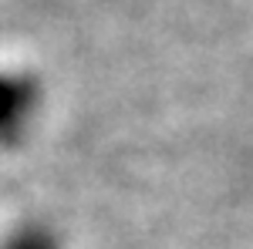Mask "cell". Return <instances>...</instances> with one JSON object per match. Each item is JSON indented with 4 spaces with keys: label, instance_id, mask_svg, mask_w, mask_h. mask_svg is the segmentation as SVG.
Here are the masks:
<instances>
[{
    "label": "cell",
    "instance_id": "1",
    "mask_svg": "<svg viewBox=\"0 0 253 249\" xmlns=\"http://www.w3.org/2000/svg\"><path fill=\"white\" fill-rule=\"evenodd\" d=\"M41 88L31 74L0 71V145H17L38 111Z\"/></svg>",
    "mask_w": 253,
    "mask_h": 249
},
{
    "label": "cell",
    "instance_id": "2",
    "mask_svg": "<svg viewBox=\"0 0 253 249\" xmlns=\"http://www.w3.org/2000/svg\"><path fill=\"white\" fill-rule=\"evenodd\" d=\"M0 249H61V246H58L54 229H47V226H41V222H27V226H20L17 232H10L7 243Z\"/></svg>",
    "mask_w": 253,
    "mask_h": 249
}]
</instances>
